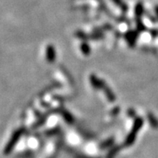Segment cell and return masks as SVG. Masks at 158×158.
Segmentation results:
<instances>
[{
    "label": "cell",
    "mask_w": 158,
    "mask_h": 158,
    "mask_svg": "<svg viewBox=\"0 0 158 158\" xmlns=\"http://www.w3.org/2000/svg\"><path fill=\"white\" fill-rule=\"evenodd\" d=\"M47 52H48V54H47V58H48V60L49 61H53V60L55 58V51L54 48H52V46H48Z\"/></svg>",
    "instance_id": "cell-2"
},
{
    "label": "cell",
    "mask_w": 158,
    "mask_h": 158,
    "mask_svg": "<svg viewBox=\"0 0 158 158\" xmlns=\"http://www.w3.org/2000/svg\"><path fill=\"white\" fill-rule=\"evenodd\" d=\"M20 134H21V131H17L16 133H15V135H14V136H12L13 138L11 139H10V141L9 142L8 145H7V150H8V151H9V149H10V146L14 145L15 142L17 141V139H19V136H20Z\"/></svg>",
    "instance_id": "cell-3"
},
{
    "label": "cell",
    "mask_w": 158,
    "mask_h": 158,
    "mask_svg": "<svg viewBox=\"0 0 158 158\" xmlns=\"http://www.w3.org/2000/svg\"><path fill=\"white\" fill-rule=\"evenodd\" d=\"M142 123H143V121L140 119V118H138L137 120L135 122V124H134L133 127H132V130H131V132L130 133V135H128V137H127V143H131V142L133 141L134 138H135V135L138 132V130L141 127Z\"/></svg>",
    "instance_id": "cell-1"
}]
</instances>
